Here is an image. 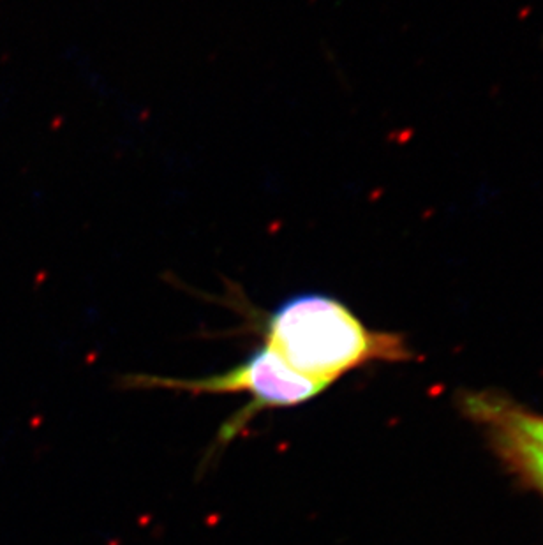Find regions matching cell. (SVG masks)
<instances>
[{
    "label": "cell",
    "mask_w": 543,
    "mask_h": 545,
    "mask_svg": "<svg viewBox=\"0 0 543 545\" xmlns=\"http://www.w3.org/2000/svg\"><path fill=\"white\" fill-rule=\"evenodd\" d=\"M127 386L138 388H169L189 394H249L254 399L251 409L291 408L318 397L326 390L293 371L274 349L263 344L242 364L226 373L196 379L136 374L126 377Z\"/></svg>",
    "instance_id": "cell-2"
},
{
    "label": "cell",
    "mask_w": 543,
    "mask_h": 545,
    "mask_svg": "<svg viewBox=\"0 0 543 545\" xmlns=\"http://www.w3.org/2000/svg\"><path fill=\"white\" fill-rule=\"evenodd\" d=\"M265 344L324 388L362 365L415 358L402 336L367 327L344 302L324 293L284 300L266 319Z\"/></svg>",
    "instance_id": "cell-1"
},
{
    "label": "cell",
    "mask_w": 543,
    "mask_h": 545,
    "mask_svg": "<svg viewBox=\"0 0 543 545\" xmlns=\"http://www.w3.org/2000/svg\"><path fill=\"white\" fill-rule=\"evenodd\" d=\"M464 408L483 427L501 461L543 494V415L501 394H468Z\"/></svg>",
    "instance_id": "cell-3"
}]
</instances>
